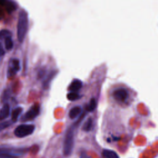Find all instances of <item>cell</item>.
Listing matches in <instances>:
<instances>
[{
  "instance_id": "d6986e66",
  "label": "cell",
  "mask_w": 158,
  "mask_h": 158,
  "mask_svg": "<svg viewBox=\"0 0 158 158\" xmlns=\"http://www.w3.org/2000/svg\"><path fill=\"white\" fill-rule=\"evenodd\" d=\"M7 4L6 5V9L9 12H12V10H14L15 9V6L13 4V2H7Z\"/></svg>"
},
{
  "instance_id": "9c48e42d",
  "label": "cell",
  "mask_w": 158,
  "mask_h": 158,
  "mask_svg": "<svg viewBox=\"0 0 158 158\" xmlns=\"http://www.w3.org/2000/svg\"><path fill=\"white\" fill-rule=\"evenodd\" d=\"M10 114V106L8 104H4L0 110V120L9 117Z\"/></svg>"
},
{
  "instance_id": "4fadbf2b",
  "label": "cell",
  "mask_w": 158,
  "mask_h": 158,
  "mask_svg": "<svg viewBox=\"0 0 158 158\" xmlns=\"http://www.w3.org/2000/svg\"><path fill=\"white\" fill-rule=\"evenodd\" d=\"M93 127V119L89 117L88 118L86 121L83 124V126L82 127V130L85 131H89L92 130Z\"/></svg>"
},
{
  "instance_id": "5b68a950",
  "label": "cell",
  "mask_w": 158,
  "mask_h": 158,
  "mask_svg": "<svg viewBox=\"0 0 158 158\" xmlns=\"http://www.w3.org/2000/svg\"><path fill=\"white\" fill-rule=\"evenodd\" d=\"M40 106L38 104H33L24 114L22 120V121H28L31 120L36 118L40 114Z\"/></svg>"
},
{
  "instance_id": "3957f363",
  "label": "cell",
  "mask_w": 158,
  "mask_h": 158,
  "mask_svg": "<svg viewBox=\"0 0 158 158\" xmlns=\"http://www.w3.org/2000/svg\"><path fill=\"white\" fill-rule=\"evenodd\" d=\"M35 127L32 124H22L17 127L14 130V135L18 138H23L31 135Z\"/></svg>"
},
{
  "instance_id": "cb8c5ba5",
  "label": "cell",
  "mask_w": 158,
  "mask_h": 158,
  "mask_svg": "<svg viewBox=\"0 0 158 158\" xmlns=\"http://www.w3.org/2000/svg\"><path fill=\"white\" fill-rule=\"evenodd\" d=\"M1 15V12H0V15Z\"/></svg>"
},
{
  "instance_id": "30bf717a",
  "label": "cell",
  "mask_w": 158,
  "mask_h": 158,
  "mask_svg": "<svg viewBox=\"0 0 158 158\" xmlns=\"http://www.w3.org/2000/svg\"><path fill=\"white\" fill-rule=\"evenodd\" d=\"M81 112V107L80 106L73 107L69 112V116L71 119L76 118Z\"/></svg>"
},
{
  "instance_id": "7a4b0ae2",
  "label": "cell",
  "mask_w": 158,
  "mask_h": 158,
  "mask_svg": "<svg viewBox=\"0 0 158 158\" xmlns=\"http://www.w3.org/2000/svg\"><path fill=\"white\" fill-rule=\"evenodd\" d=\"M74 146V127H70L67 130L63 145V154L65 156H70Z\"/></svg>"
},
{
  "instance_id": "ac0fdd59",
  "label": "cell",
  "mask_w": 158,
  "mask_h": 158,
  "mask_svg": "<svg viewBox=\"0 0 158 158\" xmlns=\"http://www.w3.org/2000/svg\"><path fill=\"white\" fill-rule=\"evenodd\" d=\"M11 36L10 32L7 30H2L0 31V41L2 39H5L7 36Z\"/></svg>"
},
{
  "instance_id": "2e32d148",
  "label": "cell",
  "mask_w": 158,
  "mask_h": 158,
  "mask_svg": "<svg viewBox=\"0 0 158 158\" xmlns=\"http://www.w3.org/2000/svg\"><path fill=\"white\" fill-rule=\"evenodd\" d=\"M4 43H5V47L7 50H10L13 48V41L11 38V36H7L4 39Z\"/></svg>"
},
{
  "instance_id": "ffe728a7",
  "label": "cell",
  "mask_w": 158,
  "mask_h": 158,
  "mask_svg": "<svg viewBox=\"0 0 158 158\" xmlns=\"http://www.w3.org/2000/svg\"><path fill=\"white\" fill-rule=\"evenodd\" d=\"M10 124H11V122L10 121H6V122L0 123V131L5 129L6 128L8 127L9 126H10Z\"/></svg>"
},
{
  "instance_id": "e0dca14e",
  "label": "cell",
  "mask_w": 158,
  "mask_h": 158,
  "mask_svg": "<svg viewBox=\"0 0 158 158\" xmlns=\"http://www.w3.org/2000/svg\"><path fill=\"white\" fill-rule=\"evenodd\" d=\"M67 98L68 100L73 101L78 99L80 98V95L77 93H73V92H70L67 94Z\"/></svg>"
},
{
  "instance_id": "8992f818",
  "label": "cell",
  "mask_w": 158,
  "mask_h": 158,
  "mask_svg": "<svg viewBox=\"0 0 158 158\" xmlns=\"http://www.w3.org/2000/svg\"><path fill=\"white\" fill-rule=\"evenodd\" d=\"M20 62L17 59H12L9 64L7 69V77L9 78L14 77L20 70Z\"/></svg>"
},
{
  "instance_id": "6da1fadb",
  "label": "cell",
  "mask_w": 158,
  "mask_h": 158,
  "mask_svg": "<svg viewBox=\"0 0 158 158\" xmlns=\"http://www.w3.org/2000/svg\"><path fill=\"white\" fill-rule=\"evenodd\" d=\"M28 27V19L27 12L22 9L19 14L17 22V38L20 42H23L26 36Z\"/></svg>"
},
{
  "instance_id": "277c9868",
  "label": "cell",
  "mask_w": 158,
  "mask_h": 158,
  "mask_svg": "<svg viewBox=\"0 0 158 158\" xmlns=\"http://www.w3.org/2000/svg\"><path fill=\"white\" fill-rule=\"evenodd\" d=\"M23 154L22 149L0 148V158H20Z\"/></svg>"
},
{
  "instance_id": "9a60e30c",
  "label": "cell",
  "mask_w": 158,
  "mask_h": 158,
  "mask_svg": "<svg viewBox=\"0 0 158 158\" xmlns=\"http://www.w3.org/2000/svg\"><path fill=\"white\" fill-rule=\"evenodd\" d=\"M96 106H97V102H96V101L94 98H91L89 102V104H88V106H86V109L89 112H92L93 111L96 107Z\"/></svg>"
},
{
  "instance_id": "5bb4252c",
  "label": "cell",
  "mask_w": 158,
  "mask_h": 158,
  "mask_svg": "<svg viewBox=\"0 0 158 158\" xmlns=\"http://www.w3.org/2000/svg\"><path fill=\"white\" fill-rule=\"evenodd\" d=\"M56 73H55V71H52L51 72L49 75L48 76L46 77V78L44 80L43 83V88L44 89H46L49 87V84L50 83L51 81L52 80V79L53 78L54 76L55 75Z\"/></svg>"
},
{
  "instance_id": "ba28073f",
  "label": "cell",
  "mask_w": 158,
  "mask_h": 158,
  "mask_svg": "<svg viewBox=\"0 0 158 158\" xmlns=\"http://www.w3.org/2000/svg\"><path fill=\"white\" fill-rule=\"evenodd\" d=\"M82 86L83 83L81 80H80L79 79H75L71 82L70 86H69V90L70 92L77 93V91L80 90Z\"/></svg>"
},
{
  "instance_id": "52a82bcc",
  "label": "cell",
  "mask_w": 158,
  "mask_h": 158,
  "mask_svg": "<svg viewBox=\"0 0 158 158\" xmlns=\"http://www.w3.org/2000/svg\"><path fill=\"white\" fill-rule=\"evenodd\" d=\"M128 91L124 88H118L115 89L113 93V96L118 101L123 102L128 98Z\"/></svg>"
},
{
  "instance_id": "7402d4cb",
  "label": "cell",
  "mask_w": 158,
  "mask_h": 158,
  "mask_svg": "<svg viewBox=\"0 0 158 158\" xmlns=\"http://www.w3.org/2000/svg\"><path fill=\"white\" fill-rule=\"evenodd\" d=\"M80 158H89L88 155L85 152H83L81 154H80Z\"/></svg>"
},
{
  "instance_id": "8fae6325",
  "label": "cell",
  "mask_w": 158,
  "mask_h": 158,
  "mask_svg": "<svg viewBox=\"0 0 158 158\" xmlns=\"http://www.w3.org/2000/svg\"><path fill=\"white\" fill-rule=\"evenodd\" d=\"M22 110H23V109L21 107H17L12 110L11 118H12V121L13 122H15L17 121L19 117L22 112Z\"/></svg>"
},
{
  "instance_id": "7c38bea8",
  "label": "cell",
  "mask_w": 158,
  "mask_h": 158,
  "mask_svg": "<svg viewBox=\"0 0 158 158\" xmlns=\"http://www.w3.org/2000/svg\"><path fill=\"white\" fill-rule=\"evenodd\" d=\"M104 156L106 158H119L118 155L114 151L110 149H105L102 151Z\"/></svg>"
},
{
  "instance_id": "44dd1931",
  "label": "cell",
  "mask_w": 158,
  "mask_h": 158,
  "mask_svg": "<svg viewBox=\"0 0 158 158\" xmlns=\"http://www.w3.org/2000/svg\"><path fill=\"white\" fill-rule=\"evenodd\" d=\"M10 95V94H9V91H4V93H2V98H1V100H2V101H3V102H5V101H6L7 99V98H9V96Z\"/></svg>"
},
{
  "instance_id": "603a6c76",
  "label": "cell",
  "mask_w": 158,
  "mask_h": 158,
  "mask_svg": "<svg viewBox=\"0 0 158 158\" xmlns=\"http://www.w3.org/2000/svg\"><path fill=\"white\" fill-rule=\"evenodd\" d=\"M4 54V51L3 48H2V47L0 44V56H3Z\"/></svg>"
}]
</instances>
